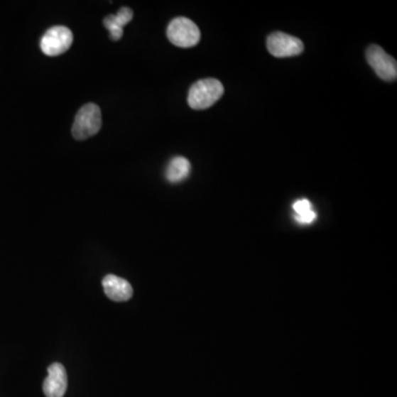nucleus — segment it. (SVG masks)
I'll use <instances>...</instances> for the list:
<instances>
[{"label":"nucleus","mask_w":397,"mask_h":397,"mask_svg":"<svg viewBox=\"0 0 397 397\" xmlns=\"http://www.w3.org/2000/svg\"><path fill=\"white\" fill-rule=\"evenodd\" d=\"M224 87L217 79H205L195 82L187 94V104L191 109L201 111L209 109L222 97Z\"/></svg>","instance_id":"1"},{"label":"nucleus","mask_w":397,"mask_h":397,"mask_svg":"<svg viewBox=\"0 0 397 397\" xmlns=\"http://www.w3.org/2000/svg\"><path fill=\"white\" fill-rule=\"evenodd\" d=\"M101 127V109L97 104L87 103L77 112L72 126V135L77 141H85L97 135Z\"/></svg>","instance_id":"2"},{"label":"nucleus","mask_w":397,"mask_h":397,"mask_svg":"<svg viewBox=\"0 0 397 397\" xmlns=\"http://www.w3.org/2000/svg\"><path fill=\"white\" fill-rule=\"evenodd\" d=\"M167 36L173 45L179 48H192L201 39L200 29L192 20L185 17L175 18L167 28Z\"/></svg>","instance_id":"3"},{"label":"nucleus","mask_w":397,"mask_h":397,"mask_svg":"<svg viewBox=\"0 0 397 397\" xmlns=\"http://www.w3.org/2000/svg\"><path fill=\"white\" fill-rule=\"evenodd\" d=\"M73 43V33L65 26H55L48 30L40 41V47L48 57L63 55Z\"/></svg>","instance_id":"4"},{"label":"nucleus","mask_w":397,"mask_h":397,"mask_svg":"<svg viewBox=\"0 0 397 397\" xmlns=\"http://www.w3.org/2000/svg\"><path fill=\"white\" fill-rule=\"evenodd\" d=\"M366 60L375 73L385 81H395L397 77L396 60L388 55L379 45H371L366 50Z\"/></svg>","instance_id":"5"},{"label":"nucleus","mask_w":397,"mask_h":397,"mask_svg":"<svg viewBox=\"0 0 397 397\" xmlns=\"http://www.w3.org/2000/svg\"><path fill=\"white\" fill-rule=\"evenodd\" d=\"M267 50L276 58H289L300 55L304 43L298 38L284 33H274L267 39Z\"/></svg>","instance_id":"6"},{"label":"nucleus","mask_w":397,"mask_h":397,"mask_svg":"<svg viewBox=\"0 0 397 397\" xmlns=\"http://www.w3.org/2000/svg\"><path fill=\"white\" fill-rule=\"evenodd\" d=\"M67 388V375L61 363H53L48 369L43 383V393L47 397H63Z\"/></svg>","instance_id":"7"},{"label":"nucleus","mask_w":397,"mask_h":397,"mask_svg":"<svg viewBox=\"0 0 397 397\" xmlns=\"http://www.w3.org/2000/svg\"><path fill=\"white\" fill-rule=\"evenodd\" d=\"M103 287L105 294L114 301H126L133 297V287L129 281L115 275L104 277Z\"/></svg>","instance_id":"8"},{"label":"nucleus","mask_w":397,"mask_h":397,"mask_svg":"<svg viewBox=\"0 0 397 397\" xmlns=\"http://www.w3.org/2000/svg\"><path fill=\"white\" fill-rule=\"evenodd\" d=\"M133 17V10L129 7H123L116 15H109L104 19V26L109 30L113 41H119L123 37V28L131 23Z\"/></svg>","instance_id":"9"},{"label":"nucleus","mask_w":397,"mask_h":397,"mask_svg":"<svg viewBox=\"0 0 397 397\" xmlns=\"http://www.w3.org/2000/svg\"><path fill=\"white\" fill-rule=\"evenodd\" d=\"M190 171V161H187L185 157L178 156V157L171 159L168 167L165 169V178L171 183H183V180H185L189 177Z\"/></svg>","instance_id":"10"},{"label":"nucleus","mask_w":397,"mask_h":397,"mask_svg":"<svg viewBox=\"0 0 397 397\" xmlns=\"http://www.w3.org/2000/svg\"><path fill=\"white\" fill-rule=\"evenodd\" d=\"M293 210H294L295 215L305 214V213H308L313 210L312 203L308 199H300V200L296 201L294 203Z\"/></svg>","instance_id":"11"},{"label":"nucleus","mask_w":397,"mask_h":397,"mask_svg":"<svg viewBox=\"0 0 397 397\" xmlns=\"http://www.w3.org/2000/svg\"><path fill=\"white\" fill-rule=\"evenodd\" d=\"M317 219L316 211L312 210L310 212L305 213V214L295 215V221L300 225L312 224Z\"/></svg>","instance_id":"12"}]
</instances>
